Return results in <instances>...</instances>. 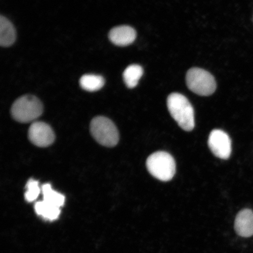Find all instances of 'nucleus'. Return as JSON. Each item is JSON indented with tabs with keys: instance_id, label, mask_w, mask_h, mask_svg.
<instances>
[{
	"instance_id": "obj_7",
	"label": "nucleus",
	"mask_w": 253,
	"mask_h": 253,
	"mask_svg": "<svg viewBox=\"0 0 253 253\" xmlns=\"http://www.w3.org/2000/svg\"><path fill=\"white\" fill-rule=\"evenodd\" d=\"M28 137L32 143L40 147H46L55 141V135L50 126L43 122H35L30 126Z\"/></svg>"
},
{
	"instance_id": "obj_8",
	"label": "nucleus",
	"mask_w": 253,
	"mask_h": 253,
	"mask_svg": "<svg viewBox=\"0 0 253 253\" xmlns=\"http://www.w3.org/2000/svg\"><path fill=\"white\" fill-rule=\"evenodd\" d=\"M136 36L134 28L127 25H121L111 30L109 37L111 42L116 45L125 46L133 43Z\"/></svg>"
},
{
	"instance_id": "obj_10",
	"label": "nucleus",
	"mask_w": 253,
	"mask_h": 253,
	"mask_svg": "<svg viewBox=\"0 0 253 253\" xmlns=\"http://www.w3.org/2000/svg\"><path fill=\"white\" fill-rule=\"evenodd\" d=\"M16 33L13 25L7 18L0 17V44L3 47L11 46L15 42Z\"/></svg>"
},
{
	"instance_id": "obj_13",
	"label": "nucleus",
	"mask_w": 253,
	"mask_h": 253,
	"mask_svg": "<svg viewBox=\"0 0 253 253\" xmlns=\"http://www.w3.org/2000/svg\"><path fill=\"white\" fill-rule=\"evenodd\" d=\"M43 201L55 207L61 208L65 204V198L60 193L54 191L51 185L46 183L42 186Z\"/></svg>"
},
{
	"instance_id": "obj_2",
	"label": "nucleus",
	"mask_w": 253,
	"mask_h": 253,
	"mask_svg": "<svg viewBox=\"0 0 253 253\" xmlns=\"http://www.w3.org/2000/svg\"><path fill=\"white\" fill-rule=\"evenodd\" d=\"M146 166L151 175L161 181H170L176 172L175 160L165 151L152 154L147 158Z\"/></svg>"
},
{
	"instance_id": "obj_11",
	"label": "nucleus",
	"mask_w": 253,
	"mask_h": 253,
	"mask_svg": "<svg viewBox=\"0 0 253 253\" xmlns=\"http://www.w3.org/2000/svg\"><path fill=\"white\" fill-rule=\"evenodd\" d=\"M35 210L37 214L42 216L43 219L50 221L58 219L61 213L59 208L47 203L44 201L37 202L35 205Z\"/></svg>"
},
{
	"instance_id": "obj_6",
	"label": "nucleus",
	"mask_w": 253,
	"mask_h": 253,
	"mask_svg": "<svg viewBox=\"0 0 253 253\" xmlns=\"http://www.w3.org/2000/svg\"><path fill=\"white\" fill-rule=\"evenodd\" d=\"M208 146L214 156L227 160L232 153V142L226 132L221 129L211 131L208 138Z\"/></svg>"
},
{
	"instance_id": "obj_9",
	"label": "nucleus",
	"mask_w": 253,
	"mask_h": 253,
	"mask_svg": "<svg viewBox=\"0 0 253 253\" xmlns=\"http://www.w3.org/2000/svg\"><path fill=\"white\" fill-rule=\"evenodd\" d=\"M236 233L243 237L253 236V211L244 209L237 213L235 221Z\"/></svg>"
},
{
	"instance_id": "obj_3",
	"label": "nucleus",
	"mask_w": 253,
	"mask_h": 253,
	"mask_svg": "<svg viewBox=\"0 0 253 253\" xmlns=\"http://www.w3.org/2000/svg\"><path fill=\"white\" fill-rule=\"evenodd\" d=\"M43 106L37 97L32 95L22 96L14 103L11 115L16 121L27 123L34 122L42 115Z\"/></svg>"
},
{
	"instance_id": "obj_5",
	"label": "nucleus",
	"mask_w": 253,
	"mask_h": 253,
	"mask_svg": "<svg viewBox=\"0 0 253 253\" xmlns=\"http://www.w3.org/2000/svg\"><path fill=\"white\" fill-rule=\"evenodd\" d=\"M186 82L189 90L200 96H210L216 90V82L214 77L203 69H189L186 74Z\"/></svg>"
},
{
	"instance_id": "obj_14",
	"label": "nucleus",
	"mask_w": 253,
	"mask_h": 253,
	"mask_svg": "<svg viewBox=\"0 0 253 253\" xmlns=\"http://www.w3.org/2000/svg\"><path fill=\"white\" fill-rule=\"evenodd\" d=\"M104 79L96 75H84L80 79V85L83 89L88 91H96L104 86Z\"/></svg>"
},
{
	"instance_id": "obj_1",
	"label": "nucleus",
	"mask_w": 253,
	"mask_h": 253,
	"mask_svg": "<svg viewBox=\"0 0 253 253\" xmlns=\"http://www.w3.org/2000/svg\"><path fill=\"white\" fill-rule=\"evenodd\" d=\"M168 109L180 127L186 131H191L195 127L194 110L185 96L173 93L167 99Z\"/></svg>"
},
{
	"instance_id": "obj_4",
	"label": "nucleus",
	"mask_w": 253,
	"mask_h": 253,
	"mask_svg": "<svg viewBox=\"0 0 253 253\" xmlns=\"http://www.w3.org/2000/svg\"><path fill=\"white\" fill-rule=\"evenodd\" d=\"M93 138L103 146L113 147L118 144L119 133L114 123L105 117H96L90 124Z\"/></svg>"
},
{
	"instance_id": "obj_15",
	"label": "nucleus",
	"mask_w": 253,
	"mask_h": 253,
	"mask_svg": "<svg viewBox=\"0 0 253 253\" xmlns=\"http://www.w3.org/2000/svg\"><path fill=\"white\" fill-rule=\"evenodd\" d=\"M27 191L25 194V199L28 202H34L36 200L41 193L39 182L34 179H30L27 182L26 186Z\"/></svg>"
},
{
	"instance_id": "obj_12",
	"label": "nucleus",
	"mask_w": 253,
	"mask_h": 253,
	"mask_svg": "<svg viewBox=\"0 0 253 253\" xmlns=\"http://www.w3.org/2000/svg\"><path fill=\"white\" fill-rule=\"evenodd\" d=\"M143 69L138 65H131L123 73V79L126 86L132 88L137 86L139 81L143 75Z\"/></svg>"
}]
</instances>
